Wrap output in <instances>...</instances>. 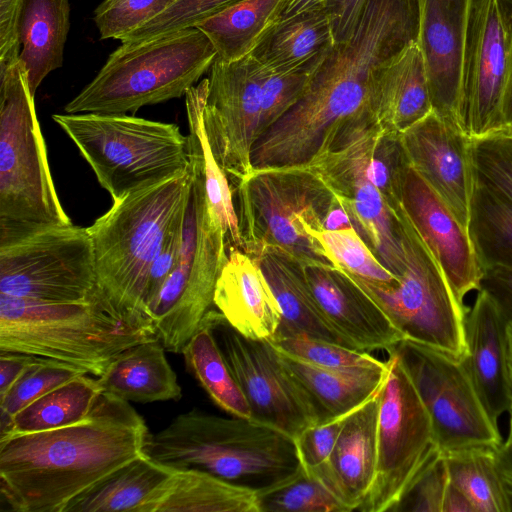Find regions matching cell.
<instances>
[{"label": "cell", "instance_id": "40", "mask_svg": "<svg viewBox=\"0 0 512 512\" xmlns=\"http://www.w3.org/2000/svg\"><path fill=\"white\" fill-rule=\"evenodd\" d=\"M256 491L259 512H350L318 476L302 465Z\"/></svg>", "mask_w": 512, "mask_h": 512}, {"label": "cell", "instance_id": "3", "mask_svg": "<svg viewBox=\"0 0 512 512\" xmlns=\"http://www.w3.org/2000/svg\"><path fill=\"white\" fill-rule=\"evenodd\" d=\"M156 339L149 316L120 308L100 287L79 302L0 293V351L58 360L100 376L125 349Z\"/></svg>", "mask_w": 512, "mask_h": 512}, {"label": "cell", "instance_id": "42", "mask_svg": "<svg viewBox=\"0 0 512 512\" xmlns=\"http://www.w3.org/2000/svg\"><path fill=\"white\" fill-rule=\"evenodd\" d=\"M82 374L86 373L73 365L40 357L3 395H0V431L4 430L12 417L28 404Z\"/></svg>", "mask_w": 512, "mask_h": 512}, {"label": "cell", "instance_id": "36", "mask_svg": "<svg viewBox=\"0 0 512 512\" xmlns=\"http://www.w3.org/2000/svg\"><path fill=\"white\" fill-rule=\"evenodd\" d=\"M282 0H242L195 27L214 46L217 57L231 62L249 55L276 21Z\"/></svg>", "mask_w": 512, "mask_h": 512}, {"label": "cell", "instance_id": "6", "mask_svg": "<svg viewBox=\"0 0 512 512\" xmlns=\"http://www.w3.org/2000/svg\"><path fill=\"white\" fill-rule=\"evenodd\" d=\"M70 224L51 176L34 95L18 59L0 69V245Z\"/></svg>", "mask_w": 512, "mask_h": 512}, {"label": "cell", "instance_id": "43", "mask_svg": "<svg viewBox=\"0 0 512 512\" xmlns=\"http://www.w3.org/2000/svg\"><path fill=\"white\" fill-rule=\"evenodd\" d=\"M281 352L324 369L340 372H361L387 368L382 362L365 351L305 337L268 339Z\"/></svg>", "mask_w": 512, "mask_h": 512}, {"label": "cell", "instance_id": "18", "mask_svg": "<svg viewBox=\"0 0 512 512\" xmlns=\"http://www.w3.org/2000/svg\"><path fill=\"white\" fill-rule=\"evenodd\" d=\"M511 23L505 0H471L460 105L461 126L471 138L503 130Z\"/></svg>", "mask_w": 512, "mask_h": 512}, {"label": "cell", "instance_id": "14", "mask_svg": "<svg viewBox=\"0 0 512 512\" xmlns=\"http://www.w3.org/2000/svg\"><path fill=\"white\" fill-rule=\"evenodd\" d=\"M387 351L396 355L429 413L441 453L501 445L498 424L482 403L465 358L406 338Z\"/></svg>", "mask_w": 512, "mask_h": 512}, {"label": "cell", "instance_id": "22", "mask_svg": "<svg viewBox=\"0 0 512 512\" xmlns=\"http://www.w3.org/2000/svg\"><path fill=\"white\" fill-rule=\"evenodd\" d=\"M312 291L330 325L359 351L388 350L404 339L374 300L343 270L304 266Z\"/></svg>", "mask_w": 512, "mask_h": 512}, {"label": "cell", "instance_id": "55", "mask_svg": "<svg viewBox=\"0 0 512 512\" xmlns=\"http://www.w3.org/2000/svg\"><path fill=\"white\" fill-rule=\"evenodd\" d=\"M502 132L512 134V23L506 82L502 99Z\"/></svg>", "mask_w": 512, "mask_h": 512}, {"label": "cell", "instance_id": "19", "mask_svg": "<svg viewBox=\"0 0 512 512\" xmlns=\"http://www.w3.org/2000/svg\"><path fill=\"white\" fill-rule=\"evenodd\" d=\"M402 207L442 270L456 299L479 290L482 267L468 229L410 165L402 185Z\"/></svg>", "mask_w": 512, "mask_h": 512}, {"label": "cell", "instance_id": "16", "mask_svg": "<svg viewBox=\"0 0 512 512\" xmlns=\"http://www.w3.org/2000/svg\"><path fill=\"white\" fill-rule=\"evenodd\" d=\"M203 320L212 329L221 352L251 410V419L295 439L317 424L314 408L268 339H251L234 329L219 312Z\"/></svg>", "mask_w": 512, "mask_h": 512}, {"label": "cell", "instance_id": "58", "mask_svg": "<svg viewBox=\"0 0 512 512\" xmlns=\"http://www.w3.org/2000/svg\"><path fill=\"white\" fill-rule=\"evenodd\" d=\"M507 371L509 394L512 407V325H507Z\"/></svg>", "mask_w": 512, "mask_h": 512}, {"label": "cell", "instance_id": "15", "mask_svg": "<svg viewBox=\"0 0 512 512\" xmlns=\"http://www.w3.org/2000/svg\"><path fill=\"white\" fill-rule=\"evenodd\" d=\"M98 287L87 228L52 226L0 245V293L44 302H79Z\"/></svg>", "mask_w": 512, "mask_h": 512}, {"label": "cell", "instance_id": "1", "mask_svg": "<svg viewBox=\"0 0 512 512\" xmlns=\"http://www.w3.org/2000/svg\"><path fill=\"white\" fill-rule=\"evenodd\" d=\"M420 0H367L349 39L311 74L298 101L262 135L281 162L306 166L346 127L372 118L376 69L417 41Z\"/></svg>", "mask_w": 512, "mask_h": 512}, {"label": "cell", "instance_id": "28", "mask_svg": "<svg viewBox=\"0 0 512 512\" xmlns=\"http://www.w3.org/2000/svg\"><path fill=\"white\" fill-rule=\"evenodd\" d=\"M335 45L325 6L275 22L250 53L280 74L313 73Z\"/></svg>", "mask_w": 512, "mask_h": 512}, {"label": "cell", "instance_id": "34", "mask_svg": "<svg viewBox=\"0 0 512 512\" xmlns=\"http://www.w3.org/2000/svg\"><path fill=\"white\" fill-rule=\"evenodd\" d=\"M208 78L202 79L185 94L190 152L198 159L205 183L207 199L220 221L226 236L228 250L244 251L230 180L218 163L204 123V108L208 95Z\"/></svg>", "mask_w": 512, "mask_h": 512}, {"label": "cell", "instance_id": "5", "mask_svg": "<svg viewBox=\"0 0 512 512\" xmlns=\"http://www.w3.org/2000/svg\"><path fill=\"white\" fill-rule=\"evenodd\" d=\"M191 184L190 163L184 174L114 201L87 227L98 285L120 308L147 315L144 293L150 268L171 230L185 216Z\"/></svg>", "mask_w": 512, "mask_h": 512}, {"label": "cell", "instance_id": "11", "mask_svg": "<svg viewBox=\"0 0 512 512\" xmlns=\"http://www.w3.org/2000/svg\"><path fill=\"white\" fill-rule=\"evenodd\" d=\"M228 259L222 225L202 192L190 194L179 261L149 307L164 348L182 353L213 304L216 282Z\"/></svg>", "mask_w": 512, "mask_h": 512}, {"label": "cell", "instance_id": "41", "mask_svg": "<svg viewBox=\"0 0 512 512\" xmlns=\"http://www.w3.org/2000/svg\"><path fill=\"white\" fill-rule=\"evenodd\" d=\"M335 267L363 281L393 286L398 278L372 252L354 226L314 234Z\"/></svg>", "mask_w": 512, "mask_h": 512}, {"label": "cell", "instance_id": "52", "mask_svg": "<svg viewBox=\"0 0 512 512\" xmlns=\"http://www.w3.org/2000/svg\"><path fill=\"white\" fill-rule=\"evenodd\" d=\"M367 0H326L325 8L330 18L335 44L353 34Z\"/></svg>", "mask_w": 512, "mask_h": 512}, {"label": "cell", "instance_id": "26", "mask_svg": "<svg viewBox=\"0 0 512 512\" xmlns=\"http://www.w3.org/2000/svg\"><path fill=\"white\" fill-rule=\"evenodd\" d=\"M371 105L377 122L397 134L433 111L426 62L418 40L376 69Z\"/></svg>", "mask_w": 512, "mask_h": 512}, {"label": "cell", "instance_id": "48", "mask_svg": "<svg viewBox=\"0 0 512 512\" xmlns=\"http://www.w3.org/2000/svg\"><path fill=\"white\" fill-rule=\"evenodd\" d=\"M350 414L313 424L294 439L300 463L306 471L314 470L327 461Z\"/></svg>", "mask_w": 512, "mask_h": 512}, {"label": "cell", "instance_id": "2", "mask_svg": "<svg viewBox=\"0 0 512 512\" xmlns=\"http://www.w3.org/2000/svg\"><path fill=\"white\" fill-rule=\"evenodd\" d=\"M141 415L102 392L89 414L68 426L0 435V493L16 512H61L73 498L144 454Z\"/></svg>", "mask_w": 512, "mask_h": 512}, {"label": "cell", "instance_id": "54", "mask_svg": "<svg viewBox=\"0 0 512 512\" xmlns=\"http://www.w3.org/2000/svg\"><path fill=\"white\" fill-rule=\"evenodd\" d=\"M509 431L505 442L495 450L498 475L512 512V407L510 409Z\"/></svg>", "mask_w": 512, "mask_h": 512}, {"label": "cell", "instance_id": "4", "mask_svg": "<svg viewBox=\"0 0 512 512\" xmlns=\"http://www.w3.org/2000/svg\"><path fill=\"white\" fill-rule=\"evenodd\" d=\"M144 453L175 469L195 468L239 484L262 480L265 486L301 467L289 435L252 419L226 418L198 409L149 433Z\"/></svg>", "mask_w": 512, "mask_h": 512}, {"label": "cell", "instance_id": "27", "mask_svg": "<svg viewBox=\"0 0 512 512\" xmlns=\"http://www.w3.org/2000/svg\"><path fill=\"white\" fill-rule=\"evenodd\" d=\"M250 256L260 266L281 309L273 338L305 337L347 346L325 317L301 262L272 247Z\"/></svg>", "mask_w": 512, "mask_h": 512}, {"label": "cell", "instance_id": "24", "mask_svg": "<svg viewBox=\"0 0 512 512\" xmlns=\"http://www.w3.org/2000/svg\"><path fill=\"white\" fill-rule=\"evenodd\" d=\"M379 392L346 418L327 461L310 471L350 512L364 502L376 476Z\"/></svg>", "mask_w": 512, "mask_h": 512}, {"label": "cell", "instance_id": "30", "mask_svg": "<svg viewBox=\"0 0 512 512\" xmlns=\"http://www.w3.org/2000/svg\"><path fill=\"white\" fill-rule=\"evenodd\" d=\"M279 353L285 367L309 398L318 423L356 410L381 390L388 376V362L387 368L382 370L340 372Z\"/></svg>", "mask_w": 512, "mask_h": 512}, {"label": "cell", "instance_id": "51", "mask_svg": "<svg viewBox=\"0 0 512 512\" xmlns=\"http://www.w3.org/2000/svg\"><path fill=\"white\" fill-rule=\"evenodd\" d=\"M22 3L23 0H0V69L19 58L18 23Z\"/></svg>", "mask_w": 512, "mask_h": 512}, {"label": "cell", "instance_id": "29", "mask_svg": "<svg viewBox=\"0 0 512 512\" xmlns=\"http://www.w3.org/2000/svg\"><path fill=\"white\" fill-rule=\"evenodd\" d=\"M165 350L159 339L125 349L98 376L102 392L128 402L179 400L182 390Z\"/></svg>", "mask_w": 512, "mask_h": 512}, {"label": "cell", "instance_id": "31", "mask_svg": "<svg viewBox=\"0 0 512 512\" xmlns=\"http://www.w3.org/2000/svg\"><path fill=\"white\" fill-rule=\"evenodd\" d=\"M70 28L68 0H23L18 35L19 61L33 95L44 78L63 65Z\"/></svg>", "mask_w": 512, "mask_h": 512}, {"label": "cell", "instance_id": "37", "mask_svg": "<svg viewBox=\"0 0 512 512\" xmlns=\"http://www.w3.org/2000/svg\"><path fill=\"white\" fill-rule=\"evenodd\" d=\"M182 354L187 370L218 407L232 416L251 419L249 404L204 320Z\"/></svg>", "mask_w": 512, "mask_h": 512}, {"label": "cell", "instance_id": "21", "mask_svg": "<svg viewBox=\"0 0 512 512\" xmlns=\"http://www.w3.org/2000/svg\"><path fill=\"white\" fill-rule=\"evenodd\" d=\"M471 0H420L418 42L429 78L433 111L462 129L463 59Z\"/></svg>", "mask_w": 512, "mask_h": 512}, {"label": "cell", "instance_id": "13", "mask_svg": "<svg viewBox=\"0 0 512 512\" xmlns=\"http://www.w3.org/2000/svg\"><path fill=\"white\" fill-rule=\"evenodd\" d=\"M379 126L374 117L348 126L306 167L316 171L338 196L360 236L398 278L406 263L401 224L372 174V150Z\"/></svg>", "mask_w": 512, "mask_h": 512}, {"label": "cell", "instance_id": "7", "mask_svg": "<svg viewBox=\"0 0 512 512\" xmlns=\"http://www.w3.org/2000/svg\"><path fill=\"white\" fill-rule=\"evenodd\" d=\"M216 58L211 41L196 27L121 43L64 111L127 114L180 98L210 70Z\"/></svg>", "mask_w": 512, "mask_h": 512}, {"label": "cell", "instance_id": "47", "mask_svg": "<svg viewBox=\"0 0 512 512\" xmlns=\"http://www.w3.org/2000/svg\"><path fill=\"white\" fill-rule=\"evenodd\" d=\"M450 478L441 454L410 485L392 512H443Z\"/></svg>", "mask_w": 512, "mask_h": 512}, {"label": "cell", "instance_id": "35", "mask_svg": "<svg viewBox=\"0 0 512 512\" xmlns=\"http://www.w3.org/2000/svg\"><path fill=\"white\" fill-rule=\"evenodd\" d=\"M79 375L17 412L0 435L56 429L84 419L102 393L98 379Z\"/></svg>", "mask_w": 512, "mask_h": 512}, {"label": "cell", "instance_id": "53", "mask_svg": "<svg viewBox=\"0 0 512 512\" xmlns=\"http://www.w3.org/2000/svg\"><path fill=\"white\" fill-rule=\"evenodd\" d=\"M41 356L0 351V395H3L21 374Z\"/></svg>", "mask_w": 512, "mask_h": 512}, {"label": "cell", "instance_id": "46", "mask_svg": "<svg viewBox=\"0 0 512 512\" xmlns=\"http://www.w3.org/2000/svg\"><path fill=\"white\" fill-rule=\"evenodd\" d=\"M176 0H104L94 21L101 39H118L153 19Z\"/></svg>", "mask_w": 512, "mask_h": 512}, {"label": "cell", "instance_id": "9", "mask_svg": "<svg viewBox=\"0 0 512 512\" xmlns=\"http://www.w3.org/2000/svg\"><path fill=\"white\" fill-rule=\"evenodd\" d=\"M113 201L184 174L188 136L173 123L128 114H54Z\"/></svg>", "mask_w": 512, "mask_h": 512}, {"label": "cell", "instance_id": "17", "mask_svg": "<svg viewBox=\"0 0 512 512\" xmlns=\"http://www.w3.org/2000/svg\"><path fill=\"white\" fill-rule=\"evenodd\" d=\"M276 72L251 54L210 68L204 123L214 155L235 185L253 171L251 153Z\"/></svg>", "mask_w": 512, "mask_h": 512}, {"label": "cell", "instance_id": "38", "mask_svg": "<svg viewBox=\"0 0 512 512\" xmlns=\"http://www.w3.org/2000/svg\"><path fill=\"white\" fill-rule=\"evenodd\" d=\"M495 450L467 448L442 453L450 482L464 494L474 512H510Z\"/></svg>", "mask_w": 512, "mask_h": 512}, {"label": "cell", "instance_id": "33", "mask_svg": "<svg viewBox=\"0 0 512 512\" xmlns=\"http://www.w3.org/2000/svg\"><path fill=\"white\" fill-rule=\"evenodd\" d=\"M148 512H259L256 489L195 468L175 469Z\"/></svg>", "mask_w": 512, "mask_h": 512}, {"label": "cell", "instance_id": "10", "mask_svg": "<svg viewBox=\"0 0 512 512\" xmlns=\"http://www.w3.org/2000/svg\"><path fill=\"white\" fill-rule=\"evenodd\" d=\"M396 213L406 260L398 283L376 285L347 274L383 310L404 338L463 359L467 354L464 320L468 308L456 299L403 207Z\"/></svg>", "mask_w": 512, "mask_h": 512}, {"label": "cell", "instance_id": "56", "mask_svg": "<svg viewBox=\"0 0 512 512\" xmlns=\"http://www.w3.org/2000/svg\"><path fill=\"white\" fill-rule=\"evenodd\" d=\"M325 3L326 0H282L275 22L312 8L325 6Z\"/></svg>", "mask_w": 512, "mask_h": 512}, {"label": "cell", "instance_id": "44", "mask_svg": "<svg viewBox=\"0 0 512 512\" xmlns=\"http://www.w3.org/2000/svg\"><path fill=\"white\" fill-rule=\"evenodd\" d=\"M474 184L512 206V134L471 138Z\"/></svg>", "mask_w": 512, "mask_h": 512}, {"label": "cell", "instance_id": "12", "mask_svg": "<svg viewBox=\"0 0 512 512\" xmlns=\"http://www.w3.org/2000/svg\"><path fill=\"white\" fill-rule=\"evenodd\" d=\"M379 392L376 476L357 511L393 510L414 480L442 453L431 418L395 354Z\"/></svg>", "mask_w": 512, "mask_h": 512}, {"label": "cell", "instance_id": "39", "mask_svg": "<svg viewBox=\"0 0 512 512\" xmlns=\"http://www.w3.org/2000/svg\"><path fill=\"white\" fill-rule=\"evenodd\" d=\"M468 231L482 268H512V206L476 184Z\"/></svg>", "mask_w": 512, "mask_h": 512}, {"label": "cell", "instance_id": "50", "mask_svg": "<svg viewBox=\"0 0 512 512\" xmlns=\"http://www.w3.org/2000/svg\"><path fill=\"white\" fill-rule=\"evenodd\" d=\"M479 290L492 299L507 324L512 325V268L483 267Z\"/></svg>", "mask_w": 512, "mask_h": 512}, {"label": "cell", "instance_id": "57", "mask_svg": "<svg viewBox=\"0 0 512 512\" xmlns=\"http://www.w3.org/2000/svg\"><path fill=\"white\" fill-rule=\"evenodd\" d=\"M443 512H474L468 499L451 482L447 489Z\"/></svg>", "mask_w": 512, "mask_h": 512}, {"label": "cell", "instance_id": "20", "mask_svg": "<svg viewBox=\"0 0 512 512\" xmlns=\"http://www.w3.org/2000/svg\"><path fill=\"white\" fill-rule=\"evenodd\" d=\"M400 137L410 166L468 229L474 189L471 137L434 111Z\"/></svg>", "mask_w": 512, "mask_h": 512}, {"label": "cell", "instance_id": "23", "mask_svg": "<svg viewBox=\"0 0 512 512\" xmlns=\"http://www.w3.org/2000/svg\"><path fill=\"white\" fill-rule=\"evenodd\" d=\"M507 322L492 299L478 290L465 320L467 368L491 419L511 409L507 371Z\"/></svg>", "mask_w": 512, "mask_h": 512}, {"label": "cell", "instance_id": "45", "mask_svg": "<svg viewBox=\"0 0 512 512\" xmlns=\"http://www.w3.org/2000/svg\"><path fill=\"white\" fill-rule=\"evenodd\" d=\"M242 0H176L162 13L120 39L136 43L195 27Z\"/></svg>", "mask_w": 512, "mask_h": 512}, {"label": "cell", "instance_id": "8", "mask_svg": "<svg viewBox=\"0 0 512 512\" xmlns=\"http://www.w3.org/2000/svg\"><path fill=\"white\" fill-rule=\"evenodd\" d=\"M244 251L281 249L304 266H334L314 234L326 229L341 205L310 167L253 169L234 188Z\"/></svg>", "mask_w": 512, "mask_h": 512}, {"label": "cell", "instance_id": "32", "mask_svg": "<svg viewBox=\"0 0 512 512\" xmlns=\"http://www.w3.org/2000/svg\"><path fill=\"white\" fill-rule=\"evenodd\" d=\"M174 470L144 453L73 498L61 512H148Z\"/></svg>", "mask_w": 512, "mask_h": 512}, {"label": "cell", "instance_id": "25", "mask_svg": "<svg viewBox=\"0 0 512 512\" xmlns=\"http://www.w3.org/2000/svg\"><path fill=\"white\" fill-rule=\"evenodd\" d=\"M213 304L245 337L272 339L281 309L260 266L248 253L232 248L216 282Z\"/></svg>", "mask_w": 512, "mask_h": 512}, {"label": "cell", "instance_id": "49", "mask_svg": "<svg viewBox=\"0 0 512 512\" xmlns=\"http://www.w3.org/2000/svg\"><path fill=\"white\" fill-rule=\"evenodd\" d=\"M183 222L184 218L171 230L150 268L144 293V307L147 315L150 305L178 264Z\"/></svg>", "mask_w": 512, "mask_h": 512}]
</instances>
